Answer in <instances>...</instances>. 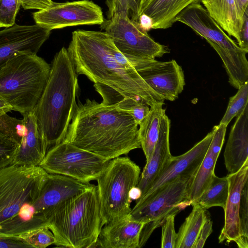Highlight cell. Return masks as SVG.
<instances>
[{"label":"cell","mask_w":248,"mask_h":248,"mask_svg":"<svg viewBox=\"0 0 248 248\" xmlns=\"http://www.w3.org/2000/svg\"><path fill=\"white\" fill-rule=\"evenodd\" d=\"M67 50L77 73L94 84L107 86L150 107L164 104V99L142 79L105 31H73Z\"/></svg>","instance_id":"6da1fadb"},{"label":"cell","mask_w":248,"mask_h":248,"mask_svg":"<svg viewBox=\"0 0 248 248\" xmlns=\"http://www.w3.org/2000/svg\"><path fill=\"white\" fill-rule=\"evenodd\" d=\"M138 126L115 105L87 99L77 104L64 140L109 160L141 148Z\"/></svg>","instance_id":"7a4b0ae2"},{"label":"cell","mask_w":248,"mask_h":248,"mask_svg":"<svg viewBox=\"0 0 248 248\" xmlns=\"http://www.w3.org/2000/svg\"><path fill=\"white\" fill-rule=\"evenodd\" d=\"M67 49L54 56L48 80L33 112L47 150L63 141L77 106L78 84Z\"/></svg>","instance_id":"3957f363"},{"label":"cell","mask_w":248,"mask_h":248,"mask_svg":"<svg viewBox=\"0 0 248 248\" xmlns=\"http://www.w3.org/2000/svg\"><path fill=\"white\" fill-rule=\"evenodd\" d=\"M47 173L39 166L0 169V234L20 237L46 226L34 203Z\"/></svg>","instance_id":"277c9868"},{"label":"cell","mask_w":248,"mask_h":248,"mask_svg":"<svg viewBox=\"0 0 248 248\" xmlns=\"http://www.w3.org/2000/svg\"><path fill=\"white\" fill-rule=\"evenodd\" d=\"M46 226L57 247L94 248L104 226L97 186L59 204L48 216Z\"/></svg>","instance_id":"5b68a950"},{"label":"cell","mask_w":248,"mask_h":248,"mask_svg":"<svg viewBox=\"0 0 248 248\" xmlns=\"http://www.w3.org/2000/svg\"><path fill=\"white\" fill-rule=\"evenodd\" d=\"M51 66L37 54H20L0 70V96L23 115L33 111L48 80Z\"/></svg>","instance_id":"8992f818"},{"label":"cell","mask_w":248,"mask_h":248,"mask_svg":"<svg viewBox=\"0 0 248 248\" xmlns=\"http://www.w3.org/2000/svg\"><path fill=\"white\" fill-rule=\"evenodd\" d=\"M140 175L139 166L127 156L109 160L96 180L104 225L129 214V193L137 186Z\"/></svg>","instance_id":"52a82bcc"},{"label":"cell","mask_w":248,"mask_h":248,"mask_svg":"<svg viewBox=\"0 0 248 248\" xmlns=\"http://www.w3.org/2000/svg\"><path fill=\"white\" fill-rule=\"evenodd\" d=\"M192 178L180 176L136 201L129 215L133 220L145 223L140 235L139 248L145 245L153 232L161 226L169 215L180 212L191 204L188 190Z\"/></svg>","instance_id":"ba28073f"},{"label":"cell","mask_w":248,"mask_h":248,"mask_svg":"<svg viewBox=\"0 0 248 248\" xmlns=\"http://www.w3.org/2000/svg\"><path fill=\"white\" fill-rule=\"evenodd\" d=\"M116 48L128 60L155 59L170 52L168 47L154 40L140 23L124 11L115 13L100 25Z\"/></svg>","instance_id":"9c48e42d"},{"label":"cell","mask_w":248,"mask_h":248,"mask_svg":"<svg viewBox=\"0 0 248 248\" xmlns=\"http://www.w3.org/2000/svg\"><path fill=\"white\" fill-rule=\"evenodd\" d=\"M108 161L63 140L48 150L39 166L48 173L89 183L96 180Z\"/></svg>","instance_id":"30bf717a"},{"label":"cell","mask_w":248,"mask_h":248,"mask_svg":"<svg viewBox=\"0 0 248 248\" xmlns=\"http://www.w3.org/2000/svg\"><path fill=\"white\" fill-rule=\"evenodd\" d=\"M32 15L37 24L50 31L80 25H101L105 20L101 7L88 0L53 2L47 8Z\"/></svg>","instance_id":"8fae6325"},{"label":"cell","mask_w":248,"mask_h":248,"mask_svg":"<svg viewBox=\"0 0 248 248\" xmlns=\"http://www.w3.org/2000/svg\"><path fill=\"white\" fill-rule=\"evenodd\" d=\"M129 61L142 79L164 100H175L183 91L184 73L175 60L162 62L155 59H136Z\"/></svg>","instance_id":"7c38bea8"},{"label":"cell","mask_w":248,"mask_h":248,"mask_svg":"<svg viewBox=\"0 0 248 248\" xmlns=\"http://www.w3.org/2000/svg\"><path fill=\"white\" fill-rule=\"evenodd\" d=\"M50 30L36 24H15L0 31V70L12 58L20 54H37L48 38Z\"/></svg>","instance_id":"4fadbf2b"},{"label":"cell","mask_w":248,"mask_h":248,"mask_svg":"<svg viewBox=\"0 0 248 248\" xmlns=\"http://www.w3.org/2000/svg\"><path fill=\"white\" fill-rule=\"evenodd\" d=\"M93 186L65 175L48 173L34 203L36 213L46 226L48 216L59 204Z\"/></svg>","instance_id":"5bb4252c"},{"label":"cell","mask_w":248,"mask_h":248,"mask_svg":"<svg viewBox=\"0 0 248 248\" xmlns=\"http://www.w3.org/2000/svg\"><path fill=\"white\" fill-rule=\"evenodd\" d=\"M175 21L189 27L212 47L217 46L232 50L243 49L224 31L200 3L187 6L177 15Z\"/></svg>","instance_id":"9a60e30c"},{"label":"cell","mask_w":248,"mask_h":248,"mask_svg":"<svg viewBox=\"0 0 248 248\" xmlns=\"http://www.w3.org/2000/svg\"><path fill=\"white\" fill-rule=\"evenodd\" d=\"M215 131L214 126L211 132L186 153L177 156H172L145 194L139 200L150 195L177 177H193L205 156Z\"/></svg>","instance_id":"2e32d148"},{"label":"cell","mask_w":248,"mask_h":248,"mask_svg":"<svg viewBox=\"0 0 248 248\" xmlns=\"http://www.w3.org/2000/svg\"><path fill=\"white\" fill-rule=\"evenodd\" d=\"M229 194L224 207V224L218 237L219 243L234 242L238 246L241 232L239 211L241 193L248 181V160L236 172L228 173Z\"/></svg>","instance_id":"e0dca14e"},{"label":"cell","mask_w":248,"mask_h":248,"mask_svg":"<svg viewBox=\"0 0 248 248\" xmlns=\"http://www.w3.org/2000/svg\"><path fill=\"white\" fill-rule=\"evenodd\" d=\"M145 223L127 215L105 224L94 247L103 248H139L140 235Z\"/></svg>","instance_id":"ac0fdd59"},{"label":"cell","mask_w":248,"mask_h":248,"mask_svg":"<svg viewBox=\"0 0 248 248\" xmlns=\"http://www.w3.org/2000/svg\"><path fill=\"white\" fill-rule=\"evenodd\" d=\"M215 127V133L207 151L189 186L188 197L191 204L209 186L215 175V168L224 142L227 126L219 124Z\"/></svg>","instance_id":"d6986e66"},{"label":"cell","mask_w":248,"mask_h":248,"mask_svg":"<svg viewBox=\"0 0 248 248\" xmlns=\"http://www.w3.org/2000/svg\"><path fill=\"white\" fill-rule=\"evenodd\" d=\"M170 124V120L165 113L161 119L158 137L154 149L149 159L146 161L137 186L141 191L140 199L145 194L172 157L169 142Z\"/></svg>","instance_id":"ffe728a7"},{"label":"cell","mask_w":248,"mask_h":248,"mask_svg":"<svg viewBox=\"0 0 248 248\" xmlns=\"http://www.w3.org/2000/svg\"><path fill=\"white\" fill-rule=\"evenodd\" d=\"M224 158L228 173L238 171L248 160V104L231 127Z\"/></svg>","instance_id":"44dd1931"},{"label":"cell","mask_w":248,"mask_h":248,"mask_svg":"<svg viewBox=\"0 0 248 248\" xmlns=\"http://www.w3.org/2000/svg\"><path fill=\"white\" fill-rule=\"evenodd\" d=\"M22 116L26 130L12 164L39 166L48 150L39 132L33 111Z\"/></svg>","instance_id":"7402d4cb"},{"label":"cell","mask_w":248,"mask_h":248,"mask_svg":"<svg viewBox=\"0 0 248 248\" xmlns=\"http://www.w3.org/2000/svg\"><path fill=\"white\" fill-rule=\"evenodd\" d=\"M202 0H147L139 11L149 16L152 21L153 29H166L175 22L177 15L192 3H200Z\"/></svg>","instance_id":"603a6c76"},{"label":"cell","mask_w":248,"mask_h":248,"mask_svg":"<svg viewBox=\"0 0 248 248\" xmlns=\"http://www.w3.org/2000/svg\"><path fill=\"white\" fill-rule=\"evenodd\" d=\"M211 16L230 36L240 42V32L243 20L238 13L234 0H202Z\"/></svg>","instance_id":"cb8c5ba5"},{"label":"cell","mask_w":248,"mask_h":248,"mask_svg":"<svg viewBox=\"0 0 248 248\" xmlns=\"http://www.w3.org/2000/svg\"><path fill=\"white\" fill-rule=\"evenodd\" d=\"M163 105L159 103L150 107L149 112L139 124L140 146L146 161L149 159L158 139L161 119L165 113Z\"/></svg>","instance_id":"d4e9b609"},{"label":"cell","mask_w":248,"mask_h":248,"mask_svg":"<svg viewBox=\"0 0 248 248\" xmlns=\"http://www.w3.org/2000/svg\"><path fill=\"white\" fill-rule=\"evenodd\" d=\"M177 233L175 248H192L206 216V209L197 203Z\"/></svg>","instance_id":"484cf974"},{"label":"cell","mask_w":248,"mask_h":248,"mask_svg":"<svg viewBox=\"0 0 248 248\" xmlns=\"http://www.w3.org/2000/svg\"><path fill=\"white\" fill-rule=\"evenodd\" d=\"M228 194L229 182L227 176L218 177L215 174L209 186L194 203H197L205 209L214 206L224 209Z\"/></svg>","instance_id":"4316f807"},{"label":"cell","mask_w":248,"mask_h":248,"mask_svg":"<svg viewBox=\"0 0 248 248\" xmlns=\"http://www.w3.org/2000/svg\"><path fill=\"white\" fill-rule=\"evenodd\" d=\"M248 104V81L241 85L236 93L230 97L228 105L219 124L227 126L232 120L238 116Z\"/></svg>","instance_id":"83f0119b"},{"label":"cell","mask_w":248,"mask_h":248,"mask_svg":"<svg viewBox=\"0 0 248 248\" xmlns=\"http://www.w3.org/2000/svg\"><path fill=\"white\" fill-rule=\"evenodd\" d=\"M26 130L23 119H18L7 113L0 116V131L19 145Z\"/></svg>","instance_id":"f1b7e54d"},{"label":"cell","mask_w":248,"mask_h":248,"mask_svg":"<svg viewBox=\"0 0 248 248\" xmlns=\"http://www.w3.org/2000/svg\"><path fill=\"white\" fill-rule=\"evenodd\" d=\"M241 239L238 247L248 248V181L242 188L239 211Z\"/></svg>","instance_id":"f546056e"},{"label":"cell","mask_w":248,"mask_h":248,"mask_svg":"<svg viewBox=\"0 0 248 248\" xmlns=\"http://www.w3.org/2000/svg\"><path fill=\"white\" fill-rule=\"evenodd\" d=\"M115 106L129 113L138 125L150 110L149 106L143 101L129 97H124Z\"/></svg>","instance_id":"4dcf8cb0"},{"label":"cell","mask_w":248,"mask_h":248,"mask_svg":"<svg viewBox=\"0 0 248 248\" xmlns=\"http://www.w3.org/2000/svg\"><path fill=\"white\" fill-rule=\"evenodd\" d=\"M20 238L25 240L32 248H46L54 244L55 238L51 230L46 226L37 229Z\"/></svg>","instance_id":"1f68e13d"},{"label":"cell","mask_w":248,"mask_h":248,"mask_svg":"<svg viewBox=\"0 0 248 248\" xmlns=\"http://www.w3.org/2000/svg\"><path fill=\"white\" fill-rule=\"evenodd\" d=\"M106 3L108 8V18L116 12L124 11L128 16L129 15L131 16L130 19L139 22L138 6L136 0H107Z\"/></svg>","instance_id":"d6a6232c"},{"label":"cell","mask_w":248,"mask_h":248,"mask_svg":"<svg viewBox=\"0 0 248 248\" xmlns=\"http://www.w3.org/2000/svg\"><path fill=\"white\" fill-rule=\"evenodd\" d=\"M20 6V0H0V28L9 27L15 24Z\"/></svg>","instance_id":"836d02e7"},{"label":"cell","mask_w":248,"mask_h":248,"mask_svg":"<svg viewBox=\"0 0 248 248\" xmlns=\"http://www.w3.org/2000/svg\"><path fill=\"white\" fill-rule=\"evenodd\" d=\"M179 212H174L169 215L161 224L162 228L161 247L175 248L177 233L174 228V218Z\"/></svg>","instance_id":"e575fe53"},{"label":"cell","mask_w":248,"mask_h":248,"mask_svg":"<svg viewBox=\"0 0 248 248\" xmlns=\"http://www.w3.org/2000/svg\"><path fill=\"white\" fill-rule=\"evenodd\" d=\"M18 145L0 131V169L12 164Z\"/></svg>","instance_id":"d590c367"},{"label":"cell","mask_w":248,"mask_h":248,"mask_svg":"<svg viewBox=\"0 0 248 248\" xmlns=\"http://www.w3.org/2000/svg\"><path fill=\"white\" fill-rule=\"evenodd\" d=\"M212 224L213 222L209 214L206 213L204 221L192 248H202L204 246L206 240L213 232Z\"/></svg>","instance_id":"8d00e7d4"},{"label":"cell","mask_w":248,"mask_h":248,"mask_svg":"<svg viewBox=\"0 0 248 248\" xmlns=\"http://www.w3.org/2000/svg\"><path fill=\"white\" fill-rule=\"evenodd\" d=\"M32 248L23 239L0 234V248Z\"/></svg>","instance_id":"74e56055"},{"label":"cell","mask_w":248,"mask_h":248,"mask_svg":"<svg viewBox=\"0 0 248 248\" xmlns=\"http://www.w3.org/2000/svg\"><path fill=\"white\" fill-rule=\"evenodd\" d=\"M21 5L24 9L45 10L53 2L51 0H20Z\"/></svg>","instance_id":"f35d334b"},{"label":"cell","mask_w":248,"mask_h":248,"mask_svg":"<svg viewBox=\"0 0 248 248\" xmlns=\"http://www.w3.org/2000/svg\"><path fill=\"white\" fill-rule=\"evenodd\" d=\"M239 36L240 42L239 46L248 50V9L246 10L243 16V23Z\"/></svg>","instance_id":"ab89813d"},{"label":"cell","mask_w":248,"mask_h":248,"mask_svg":"<svg viewBox=\"0 0 248 248\" xmlns=\"http://www.w3.org/2000/svg\"><path fill=\"white\" fill-rule=\"evenodd\" d=\"M139 23H140L141 27L146 31L152 29V19L149 16L144 14H142L140 16Z\"/></svg>","instance_id":"60d3db41"},{"label":"cell","mask_w":248,"mask_h":248,"mask_svg":"<svg viewBox=\"0 0 248 248\" xmlns=\"http://www.w3.org/2000/svg\"><path fill=\"white\" fill-rule=\"evenodd\" d=\"M234 1L239 15L243 20L244 13L248 9V0H234Z\"/></svg>","instance_id":"b9f144b4"},{"label":"cell","mask_w":248,"mask_h":248,"mask_svg":"<svg viewBox=\"0 0 248 248\" xmlns=\"http://www.w3.org/2000/svg\"><path fill=\"white\" fill-rule=\"evenodd\" d=\"M13 110L12 107L0 96V116Z\"/></svg>","instance_id":"7bdbcfd3"},{"label":"cell","mask_w":248,"mask_h":248,"mask_svg":"<svg viewBox=\"0 0 248 248\" xmlns=\"http://www.w3.org/2000/svg\"><path fill=\"white\" fill-rule=\"evenodd\" d=\"M141 196V191L140 189L137 186L132 187L129 192V197L130 200L137 201Z\"/></svg>","instance_id":"ee69618b"},{"label":"cell","mask_w":248,"mask_h":248,"mask_svg":"<svg viewBox=\"0 0 248 248\" xmlns=\"http://www.w3.org/2000/svg\"><path fill=\"white\" fill-rule=\"evenodd\" d=\"M147 0H137V4L138 6V12L139 11L140 9L143 4L147 1Z\"/></svg>","instance_id":"f6af8a7d"}]
</instances>
